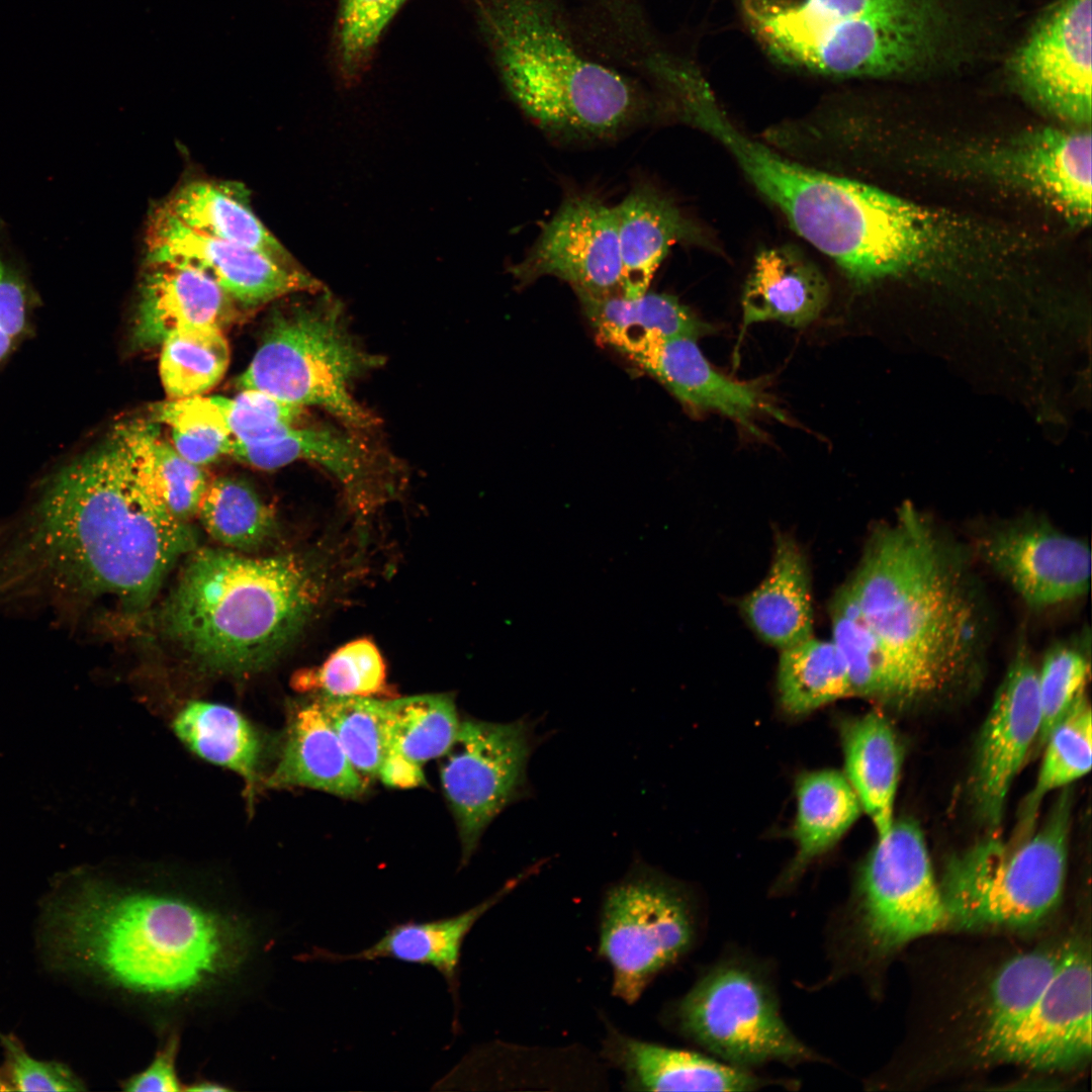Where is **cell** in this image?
<instances>
[{"mask_svg":"<svg viewBox=\"0 0 1092 1092\" xmlns=\"http://www.w3.org/2000/svg\"><path fill=\"white\" fill-rule=\"evenodd\" d=\"M183 1090L193 1092H222L230 1091L228 1086L207 1079H198L188 1085H184Z\"/></svg>","mask_w":1092,"mask_h":1092,"instance_id":"cell-52","label":"cell"},{"mask_svg":"<svg viewBox=\"0 0 1092 1092\" xmlns=\"http://www.w3.org/2000/svg\"><path fill=\"white\" fill-rule=\"evenodd\" d=\"M1040 722L1037 668L1025 640L1014 655L983 725L971 775L979 818L996 830L1011 786L1031 753Z\"/></svg>","mask_w":1092,"mask_h":1092,"instance_id":"cell-20","label":"cell"},{"mask_svg":"<svg viewBox=\"0 0 1092 1092\" xmlns=\"http://www.w3.org/2000/svg\"><path fill=\"white\" fill-rule=\"evenodd\" d=\"M696 938L694 906L677 883L638 859L605 892L599 954L611 966L614 996L635 1003Z\"/></svg>","mask_w":1092,"mask_h":1092,"instance_id":"cell-11","label":"cell"},{"mask_svg":"<svg viewBox=\"0 0 1092 1092\" xmlns=\"http://www.w3.org/2000/svg\"><path fill=\"white\" fill-rule=\"evenodd\" d=\"M326 593L315 559L196 547L161 609V631L197 665L244 675L283 654Z\"/></svg>","mask_w":1092,"mask_h":1092,"instance_id":"cell-6","label":"cell"},{"mask_svg":"<svg viewBox=\"0 0 1092 1092\" xmlns=\"http://www.w3.org/2000/svg\"><path fill=\"white\" fill-rule=\"evenodd\" d=\"M378 777L384 785L393 788L407 789L426 785L423 766L391 751L386 753Z\"/></svg>","mask_w":1092,"mask_h":1092,"instance_id":"cell-51","label":"cell"},{"mask_svg":"<svg viewBox=\"0 0 1092 1092\" xmlns=\"http://www.w3.org/2000/svg\"><path fill=\"white\" fill-rule=\"evenodd\" d=\"M482 22L506 89L545 131L606 139L642 114L639 90L577 46L556 0H486Z\"/></svg>","mask_w":1092,"mask_h":1092,"instance_id":"cell-7","label":"cell"},{"mask_svg":"<svg viewBox=\"0 0 1092 1092\" xmlns=\"http://www.w3.org/2000/svg\"><path fill=\"white\" fill-rule=\"evenodd\" d=\"M978 557L1034 609L1083 597L1090 588L1091 549L1043 519L994 526L974 542Z\"/></svg>","mask_w":1092,"mask_h":1092,"instance_id":"cell-18","label":"cell"},{"mask_svg":"<svg viewBox=\"0 0 1092 1092\" xmlns=\"http://www.w3.org/2000/svg\"><path fill=\"white\" fill-rule=\"evenodd\" d=\"M740 608L754 632L780 650L813 636L808 565L791 537L778 536L766 576Z\"/></svg>","mask_w":1092,"mask_h":1092,"instance_id":"cell-29","label":"cell"},{"mask_svg":"<svg viewBox=\"0 0 1092 1092\" xmlns=\"http://www.w3.org/2000/svg\"><path fill=\"white\" fill-rule=\"evenodd\" d=\"M353 767L366 781L378 777L388 751L385 700L317 695Z\"/></svg>","mask_w":1092,"mask_h":1092,"instance_id":"cell-42","label":"cell"},{"mask_svg":"<svg viewBox=\"0 0 1092 1092\" xmlns=\"http://www.w3.org/2000/svg\"><path fill=\"white\" fill-rule=\"evenodd\" d=\"M846 938L863 958L882 959L950 927L926 840L913 820H895L857 878Z\"/></svg>","mask_w":1092,"mask_h":1092,"instance_id":"cell-10","label":"cell"},{"mask_svg":"<svg viewBox=\"0 0 1092 1092\" xmlns=\"http://www.w3.org/2000/svg\"><path fill=\"white\" fill-rule=\"evenodd\" d=\"M152 414L171 429L173 447L186 460L202 466L229 453L233 437L215 396L169 399Z\"/></svg>","mask_w":1092,"mask_h":1092,"instance_id":"cell-44","label":"cell"},{"mask_svg":"<svg viewBox=\"0 0 1092 1092\" xmlns=\"http://www.w3.org/2000/svg\"><path fill=\"white\" fill-rule=\"evenodd\" d=\"M0 1091H12V1088L3 1071H0Z\"/></svg>","mask_w":1092,"mask_h":1092,"instance_id":"cell-53","label":"cell"},{"mask_svg":"<svg viewBox=\"0 0 1092 1092\" xmlns=\"http://www.w3.org/2000/svg\"><path fill=\"white\" fill-rule=\"evenodd\" d=\"M615 211L623 296L635 298L648 291L671 247L703 243L699 226L650 183L632 187Z\"/></svg>","mask_w":1092,"mask_h":1092,"instance_id":"cell-25","label":"cell"},{"mask_svg":"<svg viewBox=\"0 0 1092 1092\" xmlns=\"http://www.w3.org/2000/svg\"><path fill=\"white\" fill-rule=\"evenodd\" d=\"M602 1054L623 1073L630 1090L752 1091L770 1084L742 1068L637 1039L613 1026L607 1028Z\"/></svg>","mask_w":1092,"mask_h":1092,"instance_id":"cell-24","label":"cell"},{"mask_svg":"<svg viewBox=\"0 0 1092 1092\" xmlns=\"http://www.w3.org/2000/svg\"><path fill=\"white\" fill-rule=\"evenodd\" d=\"M967 558L910 505L871 535L845 585L878 652L884 706L948 696L980 671L988 617Z\"/></svg>","mask_w":1092,"mask_h":1092,"instance_id":"cell-3","label":"cell"},{"mask_svg":"<svg viewBox=\"0 0 1092 1092\" xmlns=\"http://www.w3.org/2000/svg\"><path fill=\"white\" fill-rule=\"evenodd\" d=\"M380 364V357L357 344L341 304L324 290L313 302L272 314L237 387L302 407H320L346 428L363 431L377 421L354 398L351 387Z\"/></svg>","mask_w":1092,"mask_h":1092,"instance_id":"cell-9","label":"cell"},{"mask_svg":"<svg viewBox=\"0 0 1092 1092\" xmlns=\"http://www.w3.org/2000/svg\"><path fill=\"white\" fill-rule=\"evenodd\" d=\"M577 297L599 340L628 357L654 340H698L713 332L711 325L670 294L646 291L635 298L621 294Z\"/></svg>","mask_w":1092,"mask_h":1092,"instance_id":"cell-31","label":"cell"},{"mask_svg":"<svg viewBox=\"0 0 1092 1092\" xmlns=\"http://www.w3.org/2000/svg\"><path fill=\"white\" fill-rule=\"evenodd\" d=\"M406 0H341L337 55L345 80L364 71L385 28Z\"/></svg>","mask_w":1092,"mask_h":1092,"instance_id":"cell-46","label":"cell"},{"mask_svg":"<svg viewBox=\"0 0 1092 1092\" xmlns=\"http://www.w3.org/2000/svg\"><path fill=\"white\" fill-rule=\"evenodd\" d=\"M689 124L725 148L795 233L856 285L920 266L947 243V228L934 213L873 185L788 159L738 128L717 99L697 108Z\"/></svg>","mask_w":1092,"mask_h":1092,"instance_id":"cell-5","label":"cell"},{"mask_svg":"<svg viewBox=\"0 0 1092 1092\" xmlns=\"http://www.w3.org/2000/svg\"><path fill=\"white\" fill-rule=\"evenodd\" d=\"M795 795L791 835L796 854L780 881L782 886L793 883L811 862L832 849L862 810L844 774L835 769L800 774Z\"/></svg>","mask_w":1092,"mask_h":1092,"instance_id":"cell-34","label":"cell"},{"mask_svg":"<svg viewBox=\"0 0 1092 1092\" xmlns=\"http://www.w3.org/2000/svg\"><path fill=\"white\" fill-rule=\"evenodd\" d=\"M299 691L334 697L377 698L389 695L386 667L377 646L369 639L351 641L321 665L299 672Z\"/></svg>","mask_w":1092,"mask_h":1092,"instance_id":"cell-43","label":"cell"},{"mask_svg":"<svg viewBox=\"0 0 1092 1092\" xmlns=\"http://www.w3.org/2000/svg\"><path fill=\"white\" fill-rule=\"evenodd\" d=\"M844 776L871 819L877 837L892 827L902 750L890 721L880 712L840 721Z\"/></svg>","mask_w":1092,"mask_h":1092,"instance_id":"cell-30","label":"cell"},{"mask_svg":"<svg viewBox=\"0 0 1092 1092\" xmlns=\"http://www.w3.org/2000/svg\"><path fill=\"white\" fill-rule=\"evenodd\" d=\"M235 442L268 439L302 424L304 407L260 390L244 389L233 397L215 396Z\"/></svg>","mask_w":1092,"mask_h":1092,"instance_id":"cell-47","label":"cell"},{"mask_svg":"<svg viewBox=\"0 0 1092 1092\" xmlns=\"http://www.w3.org/2000/svg\"><path fill=\"white\" fill-rule=\"evenodd\" d=\"M385 714L388 751L421 766L447 753L461 724L444 694L386 699Z\"/></svg>","mask_w":1092,"mask_h":1092,"instance_id":"cell-39","label":"cell"},{"mask_svg":"<svg viewBox=\"0 0 1092 1092\" xmlns=\"http://www.w3.org/2000/svg\"><path fill=\"white\" fill-rule=\"evenodd\" d=\"M1065 940L1008 958L991 974L973 1002L970 1033L972 1056L1008 1029L1039 997L1055 973Z\"/></svg>","mask_w":1092,"mask_h":1092,"instance_id":"cell-32","label":"cell"},{"mask_svg":"<svg viewBox=\"0 0 1092 1092\" xmlns=\"http://www.w3.org/2000/svg\"><path fill=\"white\" fill-rule=\"evenodd\" d=\"M1092 0H1058L1009 57L1013 84L1036 105L1079 126L1091 121Z\"/></svg>","mask_w":1092,"mask_h":1092,"instance_id":"cell-15","label":"cell"},{"mask_svg":"<svg viewBox=\"0 0 1092 1092\" xmlns=\"http://www.w3.org/2000/svg\"><path fill=\"white\" fill-rule=\"evenodd\" d=\"M1071 812L1065 789L1024 838L994 835L951 857L938 882L950 927L1021 929L1051 914L1065 885Z\"/></svg>","mask_w":1092,"mask_h":1092,"instance_id":"cell-8","label":"cell"},{"mask_svg":"<svg viewBox=\"0 0 1092 1092\" xmlns=\"http://www.w3.org/2000/svg\"><path fill=\"white\" fill-rule=\"evenodd\" d=\"M671 1011L681 1034L738 1068L818 1059L785 1023L769 981L746 963L716 965Z\"/></svg>","mask_w":1092,"mask_h":1092,"instance_id":"cell-12","label":"cell"},{"mask_svg":"<svg viewBox=\"0 0 1092 1092\" xmlns=\"http://www.w3.org/2000/svg\"><path fill=\"white\" fill-rule=\"evenodd\" d=\"M265 785L310 788L348 799L362 796L367 786L316 699L290 712L279 758Z\"/></svg>","mask_w":1092,"mask_h":1092,"instance_id":"cell-28","label":"cell"},{"mask_svg":"<svg viewBox=\"0 0 1092 1092\" xmlns=\"http://www.w3.org/2000/svg\"><path fill=\"white\" fill-rule=\"evenodd\" d=\"M511 271L521 284L553 276L576 295H623L615 206L592 194L567 197Z\"/></svg>","mask_w":1092,"mask_h":1092,"instance_id":"cell-16","label":"cell"},{"mask_svg":"<svg viewBox=\"0 0 1092 1092\" xmlns=\"http://www.w3.org/2000/svg\"><path fill=\"white\" fill-rule=\"evenodd\" d=\"M829 300L823 273L800 249L781 245L754 258L742 294V332L776 321L793 328L814 322Z\"/></svg>","mask_w":1092,"mask_h":1092,"instance_id":"cell-27","label":"cell"},{"mask_svg":"<svg viewBox=\"0 0 1092 1092\" xmlns=\"http://www.w3.org/2000/svg\"><path fill=\"white\" fill-rule=\"evenodd\" d=\"M173 729L195 754L241 776L251 799L262 779L264 743L243 715L221 704L194 701L179 712Z\"/></svg>","mask_w":1092,"mask_h":1092,"instance_id":"cell-35","label":"cell"},{"mask_svg":"<svg viewBox=\"0 0 1092 1092\" xmlns=\"http://www.w3.org/2000/svg\"><path fill=\"white\" fill-rule=\"evenodd\" d=\"M198 232L258 251L282 264L297 266L250 205V192L234 181L197 180L180 187L163 204Z\"/></svg>","mask_w":1092,"mask_h":1092,"instance_id":"cell-33","label":"cell"},{"mask_svg":"<svg viewBox=\"0 0 1092 1092\" xmlns=\"http://www.w3.org/2000/svg\"><path fill=\"white\" fill-rule=\"evenodd\" d=\"M148 262H170L194 269L237 303L255 307L290 293H317L324 285L298 266L282 264L258 251L189 228L164 205L156 208L146 232Z\"/></svg>","mask_w":1092,"mask_h":1092,"instance_id":"cell-17","label":"cell"},{"mask_svg":"<svg viewBox=\"0 0 1092 1092\" xmlns=\"http://www.w3.org/2000/svg\"><path fill=\"white\" fill-rule=\"evenodd\" d=\"M31 299L23 278L0 257V364L27 331Z\"/></svg>","mask_w":1092,"mask_h":1092,"instance_id":"cell-49","label":"cell"},{"mask_svg":"<svg viewBox=\"0 0 1092 1092\" xmlns=\"http://www.w3.org/2000/svg\"><path fill=\"white\" fill-rule=\"evenodd\" d=\"M535 868L521 873L495 894L459 914L427 921L394 923L375 943L356 953L340 954L316 949L310 956L314 960L333 963L393 959L432 967L446 981L456 1006L461 951L467 934L487 911L535 872Z\"/></svg>","mask_w":1092,"mask_h":1092,"instance_id":"cell-26","label":"cell"},{"mask_svg":"<svg viewBox=\"0 0 1092 1092\" xmlns=\"http://www.w3.org/2000/svg\"><path fill=\"white\" fill-rule=\"evenodd\" d=\"M237 302L204 274L170 262H148L132 329L139 348L161 345L184 329L222 328Z\"/></svg>","mask_w":1092,"mask_h":1092,"instance_id":"cell-23","label":"cell"},{"mask_svg":"<svg viewBox=\"0 0 1092 1092\" xmlns=\"http://www.w3.org/2000/svg\"><path fill=\"white\" fill-rule=\"evenodd\" d=\"M777 690L782 709L796 717L850 697L846 664L832 640L812 636L781 649Z\"/></svg>","mask_w":1092,"mask_h":1092,"instance_id":"cell-37","label":"cell"},{"mask_svg":"<svg viewBox=\"0 0 1092 1092\" xmlns=\"http://www.w3.org/2000/svg\"><path fill=\"white\" fill-rule=\"evenodd\" d=\"M1034 787L1023 803L1013 836L1024 837L1034 829L1041 801L1053 791L1085 776L1092 762V718L1086 695H1082L1055 727L1043 747Z\"/></svg>","mask_w":1092,"mask_h":1092,"instance_id":"cell-38","label":"cell"},{"mask_svg":"<svg viewBox=\"0 0 1092 1092\" xmlns=\"http://www.w3.org/2000/svg\"><path fill=\"white\" fill-rule=\"evenodd\" d=\"M1083 644L1062 642L1051 647L1037 669L1040 722L1031 753L1038 754L1055 727L1085 694L1090 661Z\"/></svg>","mask_w":1092,"mask_h":1092,"instance_id":"cell-45","label":"cell"},{"mask_svg":"<svg viewBox=\"0 0 1092 1092\" xmlns=\"http://www.w3.org/2000/svg\"><path fill=\"white\" fill-rule=\"evenodd\" d=\"M762 51L831 79H891L956 70L997 32L989 0H740Z\"/></svg>","mask_w":1092,"mask_h":1092,"instance_id":"cell-4","label":"cell"},{"mask_svg":"<svg viewBox=\"0 0 1092 1092\" xmlns=\"http://www.w3.org/2000/svg\"><path fill=\"white\" fill-rule=\"evenodd\" d=\"M536 727L537 721L527 716L506 723L461 721L440 779L457 823L463 862L506 808L533 796L528 764L543 741Z\"/></svg>","mask_w":1092,"mask_h":1092,"instance_id":"cell-13","label":"cell"},{"mask_svg":"<svg viewBox=\"0 0 1092 1092\" xmlns=\"http://www.w3.org/2000/svg\"><path fill=\"white\" fill-rule=\"evenodd\" d=\"M196 548L134 469L117 425L52 473L0 529V606L29 604L64 622L111 597L147 607L170 567Z\"/></svg>","mask_w":1092,"mask_h":1092,"instance_id":"cell-1","label":"cell"},{"mask_svg":"<svg viewBox=\"0 0 1092 1092\" xmlns=\"http://www.w3.org/2000/svg\"><path fill=\"white\" fill-rule=\"evenodd\" d=\"M160 375L170 399L200 396L223 376L230 347L221 328L180 330L161 344Z\"/></svg>","mask_w":1092,"mask_h":1092,"instance_id":"cell-41","label":"cell"},{"mask_svg":"<svg viewBox=\"0 0 1092 1092\" xmlns=\"http://www.w3.org/2000/svg\"><path fill=\"white\" fill-rule=\"evenodd\" d=\"M1091 954L1082 938L1066 939L1060 963L1039 997L1008 1029L972 1059L1040 1071H1067L1091 1054Z\"/></svg>","mask_w":1092,"mask_h":1092,"instance_id":"cell-14","label":"cell"},{"mask_svg":"<svg viewBox=\"0 0 1092 1092\" xmlns=\"http://www.w3.org/2000/svg\"><path fill=\"white\" fill-rule=\"evenodd\" d=\"M61 882L41 915L53 963L142 1006L211 1002L241 982L260 946L237 906L91 876Z\"/></svg>","mask_w":1092,"mask_h":1092,"instance_id":"cell-2","label":"cell"},{"mask_svg":"<svg viewBox=\"0 0 1092 1092\" xmlns=\"http://www.w3.org/2000/svg\"><path fill=\"white\" fill-rule=\"evenodd\" d=\"M1091 132L1088 128H1042L998 154L1010 180L1041 196L1081 222L1091 217Z\"/></svg>","mask_w":1092,"mask_h":1092,"instance_id":"cell-22","label":"cell"},{"mask_svg":"<svg viewBox=\"0 0 1092 1092\" xmlns=\"http://www.w3.org/2000/svg\"><path fill=\"white\" fill-rule=\"evenodd\" d=\"M196 516L214 540L238 551L258 549L276 526L272 509L249 483L235 477L211 480Z\"/></svg>","mask_w":1092,"mask_h":1092,"instance_id":"cell-40","label":"cell"},{"mask_svg":"<svg viewBox=\"0 0 1092 1092\" xmlns=\"http://www.w3.org/2000/svg\"><path fill=\"white\" fill-rule=\"evenodd\" d=\"M353 431L298 424L265 440L232 441L228 454L265 470L312 462L338 481L354 512L365 517L397 493L399 478L393 462Z\"/></svg>","mask_w":1092,"mask_h":1092,"instance_id":"cell-19","label":"cell"},{"mask_svg":"<svg viewBox=\"0 0 1092 1092\" xmlns=\"http://www.w3.org/2000/svg\"><path fill=\"white\" fill-rule=\"evenodd\" d=\"M117 427L136 472L175 518L188 523L210 482L207 472L163 440L156 421H126Z\"/></svg>","mask_w":1092,"mask_h":1092,"instance_id":"cell-36","label":"cell"},{"mask_svg":"<svg viewBox=\"0 0 1092 1092\" xmlns=\"http://www.w3.org/2000/svg\"><path fill=\"white\" fill-rule=\"evenodd\" d=\"M0 1044L5 1056L4 1074L12 1088L18 1091H82L83 1081L65 1064L31 1057L20 1040L0 1031Z\"/></svg>","mask_w":1092,"mask_h":1092,"instance_id":"cell-48","label":"cell"},{"mask_svg":"<svg viewBox=\"0 0 1092 1092\" xmlns=\"http://www.w3.org/2000/svg\"><path fill=\"white\" fill-rule=\"evenodd\" d=\"M179 1036L172 1033L161 1045L147 1068L121 1082V1089L128 1092H175L183 1090L176 1063Z\"/></svg>","mask_w":1092,"mask_h":1092,"instance_id":"cell-50","label":"cell"},{"mask_svg":"<svg viewBox=\"0 0 1092 1092\" xmlns=\"http://www.w3.org/2000/svg\"><path fill=\"white\" fill-rule=\"evenodd\" d=\"M696 341L687 337L654 340L629 358L695 413H719L752 434H759L755 425L759 418L786 421L757 383L735 380L715 369Z\"/></svg>","mask_w":1092,"mask_h":1092,"instance_id":"cell-21","label":"cell"}]
</instances>
